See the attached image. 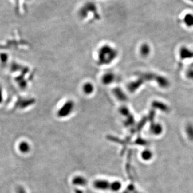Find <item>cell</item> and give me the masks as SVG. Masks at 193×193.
<instances>
[{"mask_svg":"<svg viewBox=\"0 0 193 193\" xmlns=\"http://www.w3.org/2000/svg\"><path fill=\"white\" fill-rule=\"evenodd\" d=\"M141 77L145 80L155 81L160 86L163 88H167L170 85V82L166 78L155 73H143L141 75Z\"/></svg>","mask_w":193,"mask_h":193,"instance_id":"1","label":"cell"},{"mask_svg":"<svg viewBox=\"0 0 193 193\" xmlns=\"http://www.w3.org/2000/svg\"><path fill=\"white\" fill-rule=\"evenodd\" d=\"M179 54L182 60L191 59L193 57V50L189 49L186 47H182L180 49Z\"/></svg>","mask_w":193,"mask_h":193,"instance_id":"2","label":"cell"},{"mask_svg":"<svg viewBox=\"0 0 193 193\" xmlns=\"http://www.w3.org/2000/svg\"><path fill=\"white\" fill-rule=\"evenodd\" d=\"M150 130L152 134L158 136L162 134L163 132V127L160 123H153L150 127Z\"/></svg>","mask_w":193,"mask_h":193,"instance_id":"3","label":"cell"},{"mask_svg":"<svg viewBox=\"0 0 193 193\" xmlns=\"http://www.w3.org/2000/svg\"><path fill=\"white\" fill-rule=\"evenodd\" d=\"M152 106L154 108L156 109H160L162 112H164L165 113H168L170 111V108L168 107L167 105H166L164 103L158 101H155L152 104Z\"/></svg>","mask_w":193,"mask_h":193,"instance_id":"4","label":"cell"},{"mask_svg":"<svg viewBox=\"0 0 193 193\" xmlns=\"http://www.w3.org/2000/svg\"><path fill=\"white\" fill-rule=\"evenodd\" d=\"M183 22L188 27L193 26V14L187 13L184 16L183 18Z\"/></svg>","mask_w":193,"mask_h":193,"instance_id":"5","label":"cell"},{"mask_svg":"<svg viewBox=\"0 0 193 193\" xmlns=\"http://www.w3.org/2000/svg\"><path fill=\"white\" fill-rule=\"evenodd\" d=\"M153 153L150 150H145L142 152V153L141 154V156L143 160L148 161L152 159V158L153 157Z\"/></svg>","mask_w":193,"mask_h":193,"instance_id":"6","label":"cell"},{"mask_svg":"<svg viewBox=\"0 0 193 193\" xmlns=\"http://www.w3.org/2000/svg\"><path fill=\"white\" fill-rule=\"evenodd\" d=\"M185 132L186 133L188 138L193 141V125L192 124H188L185 129Z\"/></svg>","mask_w":193,"mask_h":193,"instance_id":"7","label":"cell"},{"mask_svg":"<svg viewBox=\"0 0 193 193\" xmlns=\"http://www.w3.org/2000/svg\"><path fill=\"white\" fill-rule=\"evenodd\" d=\"M150 48L148 45L144 44L141 46L140 52L143 56L148 55L150 53Z\"/></svg>","mask_w":193,"mask_h":193,"instance_id":"8","label":"cell"},{"mask_svg":"<svg viewBox=\"0 0 193 193\" xmlns=\"http://www.w3.org/2000/svg\"><path fill=\"white\" fill-rule=\"evenodd\" d=\"M19 149H20L22 152H26L29 151V145L27 144V143H22L20 144Z\"/></svg>","mask_w":193,"mask_h":193,"instance_id":"9","label":"cell"},{"mask_svg":"<svg viewBox=\"0 0 193 193\" xmlns=\"http://www.w3.org/2000/svg\"><path fill=\"white\" fill-rule=\"evenodd\" d=\"M84 91L85 93H91L93 91V87L91 84H86L85 86H84Z\"/></svg>","mask_w":193,"mask_h":193,"instance_id":"10","label":"cell"},{"mask_svg":"<svg viewBox=\"0 0 193 193\" xmlns=\"http://www.w3.org/2000/svg\"><path fill=\"white\" fill-rule=\"evenodd\" d=\"M187 77L193 80V70H191L187 72Z\"/></svg>","mask_w":193,"mask_h":193,"instance_id":"11","label":"cell"},{"mask_svg":"<svg viewBox=\"0 0 193 193\" xmlns=\"http://www.w3.org/2000/svg\"><path fill=\"white\" fill-rule=\"evenodd\" d=\"M188 1H191V2H193V0H188Z\"/></svg>","mask_w":193,"mask_h":193,"instance_id":"12","label":"cell"}]
</instances>
